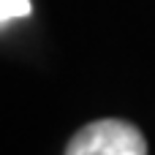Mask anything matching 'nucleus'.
Instances as JSON below:
<instances>
[{
  "mask_svg": "<svg viewBox=\"0 0 155 155\" xmlns=\"http://www.w3.org/2000/svg\"><path fill=\"white\" fill-rule=\"evenodd\" d=\"M30 11H33V3L30 0H0V22L27 16Z\"/></svg>",
  "mask_w": 155,
  "mask_h": 155,
  "instance_id": "2",
  "label": "nucleus"
},
{
  "mask_svg": "<svg viewBox=\"0 0 155 155\" xmlns=\"http://www.w3.org/2000/svg\"><path fill=\"white\" fill-rule=\"evenodd\" d=\"M65 155H147V142L125 120H95L68 142Z\"/></svg>",
  "mask_w": 155,
  "mask_h": 155,
  "instance_id": "1",
  "label": "nucleus"
}]
</instances>
